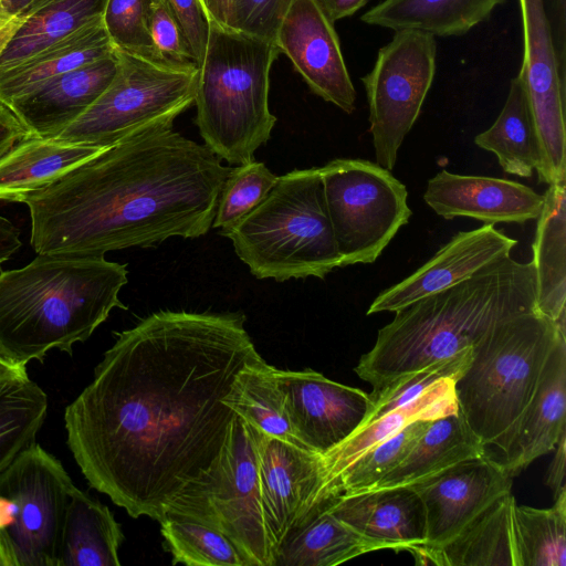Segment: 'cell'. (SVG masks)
Listing matches in <instances>:
<instances>
[{"label":"cell","instance_id":"6da1fadb","mask_svg":"<svg viewBox=\"0 0 566 566\" xmlns=\"http://www.w3.org/2000/svg\"><path fill=\"white\" fill-rule=\"evenodd\" d=\"M241 313L159 311L117 333L65 408L90 485L134 518L159 521L218 459L237 413V375L261 359Z\"/></svg>","mask_w":566,"mask_h":566},{"label":"cell","instance_id":"7a4b0ae2","mask_svg":"<svg viewBox=\"0 0 566 566\" xmlns=\"http://www.w3.org/2000/svg\"><path fill=\"white\" fill-rule=\"evenodd\" d=\"M232 167L172 127L125 138L29 195L38 254L151 247L210 228Z\"/></svg>","mask_w":566,"mask_h":566},{"label":"cell","instance_id":"3957f363","mask_svg":"<svg viewBox=\"0 0 566 566\" xmlns=\"http://www.w3.org/2000/svg\"><path fill=\"white\" fill-rule=\"evenodd\" d=\"M536 311L533 263L510 256L400 310L354 371L373 389L473 347L499 323Z\"/></svg>","mask_w":566,"mask_h":566},{"label":"cell","instance_id":"277c9868","mask_svg":"<svg viewBox=\"0 0 566 566\" xmlns=\"http://www.w3.org/2000/svg\"><path fill=\"white\" fill-rule=\"evenodd\" d=\"M127 274L105 255L69 253L1 271L0 357L27 366L52 349L72 354L114 308H127L118 297Z\"/></svg>","mask_w":566,"mask_h":566},{"label":"cell","instance_id":"5b68a950","mask_svg":"<svg viewBox=\"0 0 566 566\" xmlns=\"http://www.w3.org/2000/svg\"><path fill=\"white\" fill-rule=\"evenodd\" d=\"M199 66L195 123L203 144L221 160L247 164L271 137L270 71L275 43L209 21Z\"/></svg>","mask_w":566,"mask_h":566},{"label":"cell","instance_id":"8992f818","mask_svg":"<svg viewBox=\"0 0 566 566\" xmlns=\"http://www.w3.org/2000/svg\"><path fill=\"white\" fill-rule=\"evenodd\" d=\"M563 337L566 328L532 311L499 323L473 345L453 390L458 411L486 449H501Z\"/></svg>","mask_w":566,"mask_h":566},{"label":"cell","instance_id":"52a82bcc","mask_svg":"<svg viewBox=\"0 0 566 566\" xmlns=\"http://www.w3.org/2000/svg\"><path fill=\"white\" fill-rule=\"evenodd\" d=\"M258 279H324L342 259L326 210L321 168L295 169L251 212L220 231Z\"/></svg>","mask_w":566,"mask_h":566},{"label":"cell","instance_id":"ba28073f","mask_svg":"<svg viewBox=\"0 0 566 566\" xmlns=\"http://www.w3.org/2000/svg\"><path fill=\"white\" fill-rule=\"evenodd\" d=\"M259 436V429L237 415L211 469L188 485L165 515H182L219 530L250 566H275L277 551L261 501Z\"/></svg>","mask_w":566,"mask_h":566},{"label":"cell","instance_id":"9c48e42d","mask_svg":"<svg viewBox=\"0 0 566 566\" xmlns=\"http://www.w3.org/2000/svg\"><path fill=\"white\" fill-rule=\"evenodd\" d=\"M117 71L102 95L55 137L107 148L174 120L195 104L199 67L156 62L115 49Z\"/></svg>","mask_w":566,"mask_h":566},{"label":"cell","instance_id":"30bf717a","mask_svg":"<svg viewBox=\"0 0 566 566\" xmlns=\"http://www.w3.org/2000/svg\"><path fill=\"white\" fill-rule=\"evenodd\" d=\"M74 486L62 463L36 442L0 473V566H59Z\"/></svg>","mask_w":566,"mask_h":566},{"label":"cell","instance_id":"8fae6325","mask_svg":"<svg viewBox=\"0 0 566 566\" xmlns=\"http://www.w3.org/2000/svg\"><path fill=\"white\" fill-rule=\"evenodd\" d=\"M321 179L340 268L374 263L412 214L406 186L364 159L331 160Z\"/></svg>","mask_w":566,"mask_h":566},{"label":"cell","instance_id":"7c38bea8","mask_svg":"<svg viewBox=\"0 0 566 566\" xmlns=\"http://www.w3.org/2000/svg\"><path fill=\"white\" fill-rule=\"evenodd\" d=\"M436 57L433 35L395 31L390 42L379 49L371 71L361 78L376 164L390 171L433 82Z\"/></svg>","mask_w":566,"mask_h":566},{"label":"cell","instance_id":"4fadbf2b","mask_svg":"<svg viewBox=\"0 0 566 566\" xmlns=\"http://www.w3.org/2000/svg\"><path fill=\"white\" fill-rule=\"evenodd\" d=\"M523 29L522 78L535 127L538 181L566 179L565 70L562 67L545 0H518Z\"/></svg>","mask_w":566,"mask_h":566},{"label":"cell","instance_id":"5bb4252c","mask_svg":"<svg viewBox=\"0 0 566 566\" xmlns=\"http://www.w3.org/2000/svg\"><path fill=\"white\" fill-rule=\"evenodd\" d=\"M275 374L298 447L324 455L365 421L371 400L366 391L326 378L313 369Z\"/></svg>","mask_w":566,"mask_h":566},{"label":"cell","instance_id":"9a60e30c","mask_svg":"<svg viewBox=\"0 0 566 566\" xmlns=\"http://www.w3.org/2000/svg\"><path fill=\"white\" fill-rule=\"evenodd\" d=\"M310 90L347 114L355 111L356 91L337 32L317 0H293L275 39Z\"/></svg>","mask_w":566,"mask_h":566},{"label":"cell","instance_id":"2e32d148","mask_svg":"<svg viewBox=\"0 0 566 566\" xmlns=\"http://www.w3.org/2000/svg\"><path fill=\"white\" fill-rule=\"evenodd\" d=\"M512 479L488 453L463 461L415 486L427 520L423 546H440L511 492Z\"/></svg>","mask_w":566,"mask_h":566},{"label":"cell","instance_id":"e0dca14e","mask_svg":"<svg viewBox=\"0 0 566 566\" xmlns=\"http://www.w3.org/2000/svg\"><path fill=\"white\" fill-rule=\"evenodd\" d=\"M516 244L517 240L493 224L458 232L411 275L380 292L367 315L395 313L422 297L449 289L492 262L510 256Z\"/></svg>","mask_w":566,"mask_h":566},{"label":"cell","instance_id":"ac0fdd59","mask_svg":"<svg viewBox=\"0 0 566 566\" xmlns=\"http://www.w3.org/2000/svg\"><path fill=\"white\" fill-rule=\"evenodd\" d=\"M259 476L265 521L279 551L315 501L323 481V458L260 431Z\"/></svg>","mask_w":566,"mask_h":566},{"label":"cell","instance_id":"d6986e66","mask_svg":"<svg viewBox=\"0 0 566 566\" xmlns=\"http://www.w3.org/2000/svg\"><path fill=\"white\" fill-rule=\"evenodd\" d=\"M423 199L447 220L471 218L486 224L536 220L544 203L543 195L523 184L446 169L428 180Z\"/></svg>","mask_w":566,"mask_h":566},{"label":"cell","instance_id":"ffe728a7","mask_svg":"<svg viewBox=\"0 0 566 566\" xmlns=\"http://www.w3.org/2000/svg\"><path fill=\"white\" fill-rule=\"evenodd\" d=\"M566 432V337L552 349L535 392L496 457L511 476L552 452Z\"/></svg>","mask_w":566,"mask_h":566},{"label":"cell","instance_id":"44dd1931","mask_svg":"<svg viewBox=\"0 0 566 566\" xmlns=\"http://www.w3.org/2000/svg\"><path fill=\"white\" fill-rule=\"evenodd\" d=\"M116 71L114 50L111 55L48 81L8 107L29 136L53 138L102 95Z\"/></svg>","mask_w":566,"mask_h":566},{"label":"cell","instance_id":"7402d4cb","mask_svg":"<svg viewBox=\"0 0 566 566\" xmlns=\"http://www.w3.org/2000/svg\"><path fill=\"white\" fill-rule=\"evenodd\" d=\"M324 502L336 517L385 549L410 553L426 544L424 506L411 488L365 491Z\"/></svg>","mask_w":566,"mask_h":566},{"label":"cell","instance_id":"603a6c76","mask_svg":"<svg viewBox=\"0 0 566 566\" xmlns=\"http://www.w3.org/2000/svg\"><path fill=\"white\" fill-rule=\"evenodd\" d=\"M510 492L482 512L465 528L440 546H417L410 553L418 565L518 566Z\"/></svg>","mask_w":566,"mask_h":566},{"label":"cell","instance_id":"cb8c5ba5","mask_svg":"<svg viewBox=\"0 0 566 566\" xmlns=\"http://www.w3.org/2000/svg\"><path fill=\"white\" fill-rule=\"evenodd\" d=\"M485 454L462 415L451 412L432 419L403 460L367 491L411 488Z\"/></svg>","mask_w":566,"mask_h":566},{"label":"cell","instance_id":"d4e9b609","mask_svg":"<svg viewBox=\"0 0 566 566\" xmlns=\"http://www.w3.org/2000/svg\"><path fill=\"white\" fill-rule=\"evenodd\" d=\"M533 241L535 307L566 328V179L548 185Z\"/></svg>","mask_w":566,"mask_h":566},{"label":"cell","instance_id":"484cf974","mask_svg":"<svg viewBox=\"0 0 566 566\" xmlns=\"http://www.w3.org/2000/svg\"><path fill=\"white\" fill-rule=\"evenodd\" d=\"M103 17L27 60L0 70V103L9 106L48 81L114 53Z\"/></svg>","mask_w":566,"mask_h":566},{"label":"cell","instance_id":"4316f807","mask_svg":"<svg viewBox=\"0 0 566 566\" xmlns=\"http://www.w3.org/2000/svg\"><path fill=\"white\" fill-rule=\"evenodd\" d=\"M106 148L27 136L0 158V200L23 202L32 192Z\"/></svg>","mask_w":566,"mask_h":566},{"label":"cell","instance_id":"83f0119b","mask_svg":"<svg viewBox=\"0 0 566 566\" xmlns=\"http://www.w3.org/2000/svg\"><path fill=\"white\" fill-rule=\"evenodd\" d=\"M379 549L385 547L340 521L322 502L289 532L275 566H333Z\"/></svg>","mask_w":566,"mask_h":566},{"label":"cell","instance_id":"f1b7e54d","mask_svg":"<svg viewBox=\"0 0 566 566\" xmlns=\"http://www.w3.org/2000/svg\"><path fill=\"white\" fill-rule=\"evenodd\" d=\"M123 539L111 510L74 486L64 512L59 566H119Z\"/></svg>","mask_w":566,"mask_h":566},{"label":"cell","instance_id":"f546056e","mask_svg":"<svg viewBox=\"0 0 566 566\" xmlns=\"http://www.w3.org/2000/svg\"><path fill=\"white\" fill-rule=\"evenodd\" d=\"M506 0H384L361 15L364 23L416 30L433 36L463 35Z\"/></svg>","mask_w":566,"mask_h":566},{"label":"cell","instance_id":"4dcf8cb0","mask_svg":"<svg viewBox=\"0 0 566 566\" xmlns=\"http://www.w3.org/2000/svg\"><path fill=\"white\" fill-rule=\"evenodd\" d=\"M453 385L454 379L434 385L417 399L359 427L338 447L322 455L323 481L318 493L359 455L399 432L411 422L432 420L458 411Z\"/></svg>","mask_w":566,"mask_h":566},{"label":"cell","instance_id":"1f68e13d","mask_svg":"<svg viewBox=\"0 0 566 566\" xmlns=\"http://www.w3.org/2000/svg\"><path fill=\"white\" fill-rule=\"evenodd\" d=\"M107 0H46L25 17L0 52V70L18 64L103 17Z\"/></svg>","mask_w":566,"mask_h":566},{"label":"cell","instance_id":"d6a6232c","mask_svg":"<svg viewBox=\"0 0 566 566\" xmlns=\"http://www.w3.org/2000/svg\"><path fill=\"white\" fill-rule=\"evenodd\" d=\"M478 147L493 153L502 169L528 178L539 163L538 144L524 83L511 80L505 104L490 128L475 136Z\"/></svg>","mask_w":566,"mask_h":566},{"label":"cell","instance_id":"836d02e7","mask_svg":"<svg viewBox=\"0 0 566 566\" xmlns=\"http://www.w3.org/2000/svg\"><path fill=\"white\" fill-rule=\"evenodd\" d=\"M226 402L261 432L297 446L275 367L263 358L249 364L237 375Z\"/></svg>","mask_w":566,"mask_h":566},{"label":"cell","instance_id":"e575fe53","mask_svg":"<svg viewBox=\"0 0 566 566\" xmlns=\"http://www.w3.org/2000/svg\"><path fill=\"white\" fill-rule=\"evenodd\" d=\"M46 411V394L29 376L0 382V473L35 442Z\"/></svg>","mask_w":566,"mask_h":566},{"label":"cell","instance_id":"d590c367","mask_svg":"<svg viewBox=\"0 0 566 566\" xmlns=\"http://www.w3.org/2000/svg\"><path fill=\"white\" fill-rule=\"evenodd\" d=\"M548 509L515 503L514 536L518 566L566 565V491Z\"/></svg>","mask_w":566,"mask_h":566},{"label":"cell","instance_id":"8d00e7d4","mask_svg":"<svg viewBox=\"0 0 566 566\" xmlns=\"http://www.w3.org/2000/svg\"><path fill=\"white\" fill-rule=\"evenodd\" d=\"M158 522L172 564L250 566L237 545L208 524L177 514H166Z\"/></svg>","mask_w":566,"mask_h":566},{"label":"cell","instance_id":"74e56055","mask_svg":"<svg viewBox=\"0 0 566 566\" xmlns=\"http://www.w3.org/2000/svg\"><path fill=\"white\" fill-rule=\"evenodd\" d=\"M430 421H413L364 452L321 490L311 510L328 499L369 490L403 460Z\"/></svg>","mask_w":566,"mask_h":566},{"label":"cell","instance_id":"f35d334b","mask_svg":"<svg viewBox=\"0 0 566 566\" xmlns=\"http://www.w3.org/2000/svg\"><path fill=\"white\" fill-rule=\"evenodd\" d=\"M471 357L472 347L417 371L402 375L380 388L373 389L369 394L371 407L361 426L417 399L441 381L455 380L468 367Z\"/></svg>","mask_w":566,"mask_h":566},{"label":"cell","instance_id":"ab89813d","mask_svg":"<svg viewBox=\"0 0 566 566\" xmlns=\"http://www.w3.org/2000/svg\"><path fill=\"white\" fill-rule=\"evenodd\" d=\"M277 177L255 160L232 168L219 195L212 227L222 231L234 226L263 201Z\"/></svg>","mask_w":566,"mask_h":566},{"label":"cell","instance_id":"60d3db41","mask_svg":"<svg viewBox=\"0 0 566 566\" xmlns=\"http://www.w3.org/2000/svg\"><path fill=\"white\" fill-rule=\"evenodd\" d=\"M151 2L153 0H107L103 23L114 49L168 63L158 54L150 35Z\"/></svg>","mask_w":566,"mask_h":566},{"label":"cell","instance_id":"b9f144b4","mask_svg":"<svg viewBox=\"0 0 566 566\" xmlns=\"http://www.w3.org/2000/svg\"><path fill=\"white\" fill-rule=\"evenodd\" d=\"M149 31L155 48L164 61L171 64L197 65L181 24L167 0H153Z\"/></svg>","mask_w":566,"mask_h":566},{"label":"cell","instance_id":"7bdbcfd3","mask_svg":"<svg viewBox=\"0 0 566 566\" xmlns=\"http://www.w3.org/2000/svg\"><path fill=\"white\" fill-rule=\"evenodd\" d=\"M293 0H232L231 28L275 43Z\"/></svg>","mask_w":566,"mask_h":566},{"label":"cell","instance_id":"ee69618b","mask_svg":"<svg viewBox=\"0 0 566 566\" xmlns=\"http://www.w3.org/2000/svg\"><path fill=\"white\" fill-rule=\"evenodd\" d=\"M167 1L181 24L199 67L206 54L210 29L206 11L200 0Z\"/></svg>","mask_w":566,"mask_h":566},{"label":"cell","instance_id":"f6af8a7d","mask_svg":"<svg viewBox=\"0 0 566 566\" xmlns=\"http://www.w3.org/2000/svg\"><path fill=\"white\" fill-rule=\"evenodd\" d=\"M46 0H0V52L18 24Z\"/></svg>","mask_w":566,"mask_h":566},{"label":"cell","instance_id":"bcb514c9","mask_svg":"<svg viewBox=\"0 0 566 566\" xmlns=\"http://www.w3.org/2000/svg\"><path fill=\"white\" fill-rule=\"evenodd\" d=\"M552 461L547 467L544 482L553 492L554 500L566 491L565 463H566V432L563 433L555 447Z\"/></svg>","mask_w":566,"mask_h":566},{"label":"cell","instance_id":"7dc6e473","mask_svg":"<svg viewBox=\"0 0 566 566\" xmlns=\"http://www.w3.org/2000/svg\"><path fill=\"white\" fill-rule=\"evenodd\" d=\"M27 136L28 132L12 111L0 103V158Z\"/></svg>","mask_w":566,"mask_h":566},{"label":"cell","instance_id":"c3c4849f","mask_svg":"<svg viewBox=\"0 0 566 566\" xmlns=\"http://www.w3.org/2000/svg\"><path fill=\"white\" fill-rule=\"evenodd\" d=\"M21 244L19 229L0 213V264L18 252Z\"/></svg>","mask_w":566,"mask_h":566},{"label":"cell","instance_id":"681fc988","mask_svg":"<svg viewBox=\"0 0 566 566\" xmlns=\"http://www.w3.org/2000/svg\"><path fill=\"white\" fill-rule=\"evenodd\" d=\"M332 22L348 18L360 10L369 0H317Z\"/></svg>","mask_w":566,"mask_h":566},{"label":"cell","instance_id":"f907efd6","mask_svg":"<svg viewBox=\"0 0 566 566\" xmlns=\"http://www.w3.org/2000/svg\"><path fill=\"white\" fill-rule=\"evenodd\" d=\"M200 2L209 21L231 28L232 0H200Z\"/></svg>","mask_w":566,"mask_h":566},{"label":"cell","instance_id":"816d5d0a","mask_svg":"<svg viewBox=\"0 0 566 566\" xmlns=\"http://www.w3.org/2000/svg\"><path fill=\"white\" fill-rule=\"evenodd\" d=\"M552 7L555 15L554 22L557 25V43L563 46L565 45V0H552Z\"/></svg>","mask_w":566,"mask_h":566},{"label":"cell","instance_id":"f5cc1de1","mask_svg":"<svg viewBox=\"0 0 566 566\" xmlns=\"http://www.w3.org/2000/svg\"><path fill=\"white\" fill-rule=\"evenodd\" d=\"M24 376H28L27 366L12 364L0 357V382Z\"/></svg>","mask_w":566,"mask_h":566}]
</instances>
